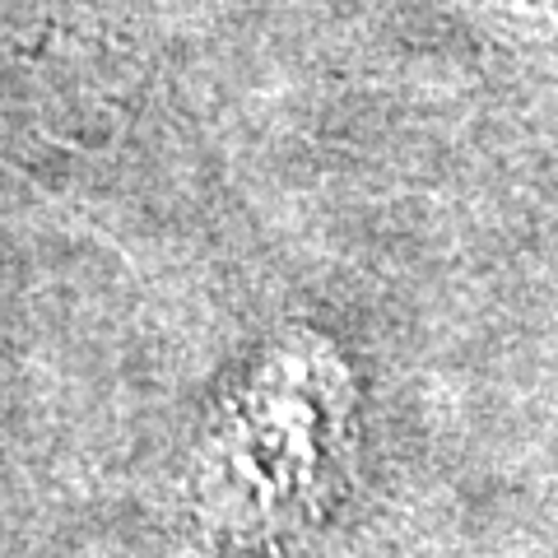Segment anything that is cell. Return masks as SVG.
Returning a JSON list of instances; mask_svg holds the SVG:
<instances>
[{"instance_id":"cell-1","label":"cell","mask_w":558,"mask_h":558,"mask_svg":"<svg viewBox=\"0 0 558 558\" xmlns=\"http://www.w3.org/2000/svg\"><path fill=\"white\" fill-rule=\"evenodd\" d=\"M317 340L242 377L201 451V508L233 545H284L330 517L349 475V387Z\"/></svg>"}]
</instances>
